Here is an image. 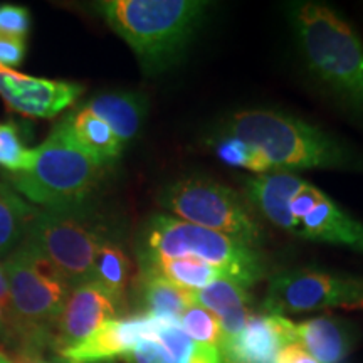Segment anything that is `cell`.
<instances>
[{
    "label": "cell",
    "instance_id": "cell-8",
    "mask_svg": "<svg viewBox=\"0 0 363 363\" xmlns=\"http://www.w3.org/2000/svg\"><path fill=\"white\" fill-rule=\"evenodd\" d=\"M160 203L175 219L220 233L254 249L262 242V229L238 192L208 179L175 180L160 194Z\"/></svg>",
    "mask_w": 363,
    "mask_h": 363
},
{
    "label": "cell",
    "instance_id": "cell-26",
    "mask_svg": "<svg viewBox=\"0 0 363 363\" xmlns=\"http://www.w3.org/2000/svg\"><path fill=\"white\" fill-rule=\"evenodd\" d=\"M180 326L195 343L202 345H214L219 347L220 343V325L214 313H211L206 308L192 305L184 311L180 316Z\"/></svg>",
    "mask_w": 363,
    "mask_h": 363
},
{
    "label": "cell",
    "instance_id": "cell-20",
    "mask_svg": "<svg viewBox=\"0 0 363 363\" xmlns=\"http://www.w3.org/2000/svg\"><path fill=\"white\" fill-rule=\"evenodd\" d=\"M142 303L145 315L179 323L184 311L194 305V293L152 272H142Z\"/></svg>",
    "mask_w": 363,
    "mask_h": 363
},
{
    "label": "cell",
    "instance_id": "cell-16",
    "mask_svg": "<svg viewBox=\"0 0 363 363\" xmlns=\"http://www.w3.org/2000/svg\"><path fill=\"white\" fill-rule=\"evenodd\" d=\"M291 338L320 363H343L355 347V328L337 316H316L293 321Z\"/></svg>",
    "mask_w": 363,
    "mask_h": 363
},
{
    "label": "cell",
    "instance_id": "cell-28",
    "mask_svg": "<svg viewBox=\"0 0 363 363\" xmlns=\"http://www.w3.org/2000/svg\"><path fill=\"white\" fill-rule=\"evenodd\" d=\"M123 360L126 363H174L155 340H143Z\"/></svg>",
    "mask_w": 363,
    "mask_h": 363
},
{
    "label": "cell",
    "instance_id": "cell-10",
    "mask_svg": "<svg viewBox=\"0 0 363 363\" xmlns=\"http://www.w3.org/2000/svg\"><path fill=\"white\" fill-rule=\"evenodd\" d=\"M83 91V84L35 78L0 66V96L19 115L49 120L78 101Z\"/></svg>",
    "mask_w": 363,
    "mask_h": 363
},
{
    "label": "cell",
    "instance_id": "cell-15",
    "mask_svg": "<svg viewBox=\"0 0 363 363\" xmlns=\"http://www.w3.org/2000/svg\"><path fill=\"white\" fill-rule=\"evenodd\" d=\"M306 180L291 172H267L246 180V194L272 225L296 234L298 224L291 216V201Z\"/></svg>",
    "mask_w": 363,
    "mask_h": 363
},
{
    "label": "cell",
    "instance_id": "cell-30",
    "mask_svg": "<svg viewBox=\"0 0 363 363\" xmlns=\"http://www.w3.org/2000/svg\"><path fill=\"white\" fill-rule=\"evenodd\" d=\"M11 328V294L4 264H0V335H9Z\"/></svg>",
    "mask_w": 363,
    "mask_h": 363
},
{
    "label": "cell",
    "instance_id": "cell-31",
    "mask_svg": "<svg viewBox=\"0 0 363 363\" xmlns=\"http://www.w3.org/2000/svg\"><path fill=\"white\" fill-rule=\"evenodd\" d=\"M274 363H320L315 357H311L301 345L289 343L281 348Z\"/></svg>",
    "mask_w": 363,
    "mask_h": 363
},
{
    "label": "cell",
    "instance_id": "cell-17",
    "mask_svg": "<svg viewBox=\"0 0 363 363\" xmlns=\"http://www.w3.org/2000/svg\"><path fill=\"white\" fill-rule=\"evenodd\" d=\"M251 288L229 278H220L194 293V305L214 313L219 320L222 338H233L249 321L251 311Z\"/></svg>",
    "mask_w": 363,
    "mask_h": 363
},
{
    "label": "cell",
    "instance_id": "cell-27",
    "mask_svg": "<svg viewBox=\"0 0 363 363\" xmlns=\"http://www.w3.org/2000/svg\"><path fill=\"white\" fill-rule=\"evenodd\" d=\"M33 17L27 7L2 4L0 6V35L26 40L30 30Z\"/></svg>",
    "mask_w": 363,
    "mask_h": 363
},
{
    "label": "cell",
    "instance_id": "cell-9",
    "mask_svg": "<svg viewBox=\"0 0 363 363\" xmlns=\"http://www.w3.org/2000/svg\"><path fill=\"white\" fill-rule=\"evenodd\" d=\"M266 313L296 315L320 310H363V276L321 269L274 274L264 296Z\"/></svg>",
    "mask_w": 363,
    "mask_h": 363
},
{
    "label": "cell",
    "instance_id": "cell-33",
    "mask_svg": "<svg viewBox=\"0 0 363 363\" xmlns=\"http://www.w3.org/2000/svg\"><path fill=\"white\" fill-rule=\"evenodd\" d=\"M0 363H52L40 358L34 352H19V353H6L0 350Z\"/></svg>",
    "mask_w": 363,
    "mask_h": 363
},
{
    "label": "cell",
    "instance_id": "cell-29",
    "mask_svg": "<svg viewBox=\"0 0 363 363\" xmlns=\"http://www.w3.org/2000/svg\"><path fill=\"white\" fill-rule=\"evenodd\" d=\"M323 195L325 192H321L320 189L315 187V185L308 184V182L303 185L301 190L294 195V199L291 201V216L293 219L296 220V224L299 222V219H303V217H305L308 212H310L311 208L321 201Z\"/></svg>",
    "mask_w": 363,
    "mask_h": 363
},
{
    "label": "cell",
    "instance_id": "cell-25",
    "mask_svg": "<svg viewBox=\"0 0 363 363\" xmlns=\"http://www.w3.org/2000/svg\"><path fill=\"white\" fill-rule=\"evenodd\" d=\"M33 163V148L22 142L21 131L13 121L0 123V167L9 174H21Z\"/></svg>",
    "mask_w": 363,
    "mask_h": 363
},
{
    "label": "cell",
    "instance_id": "cell-19",
    "mask_svg": "<svg viewBox=\"0 0 363 363\" xmlns=\"http://www.w3.org/2000/svg\"><path fill=\"white\" fill-rule=\"evenodd\" d=\"M65 121L72 140L104 169L115 163L123 153V143L116 138L110 126L84 106L67 115Z\"/></svg>",
    "mask_w": 363,
    "mask_h": 363
},
{
    "label": "cell",
    "instance_id": "cell-12",
    "mask_svg": "<svg viewBox=\"0 0 363 363\" xmlns=\"http://www.w3.org/2000/svg\"><path fill=\"white\" fill-rule=\"evenodd\" d=\"M158 320L148 315L113 318L83 342L57 352L65 363H103L123 358L143 340H153Z\"/></svg>",
    "mask_w": 363,
    "mask_h": 363
},
{
    "label": "cell",
    "instance_id": "cell-32",
    "mask_svg": "<svg viewBox=\"0 0 363 363\" xmlns=\"http://www.w3.org/2000/svg\"><path fill=\"white\" fill-rule=\"evenodd\" d=\"M182 363H224L219 347L195 343L194 350Z\"/></svg>",
    "mask_w": 363,
    "mask_h": 363
},
{
    "label": "cell",
    "instance_id": "cell-2",
    "mask_svg": "<svg viewBox=\"0 0 363 363\" xmlns=\"http://www.w3.org/2000/svg\"><path fill=\"white\" fill-rule=\"evenodd\" d=\"M208 9L202 0H104L96 11L130 45L147 76L180 61Z\"/></svg>",
    "mask_w": 363,
    "mask_h": 363
},
{
    "label": "cell",
    "instance_id": "cell-4",
    "mask_svg": "<svg viewBox=\"0 0 363 363\" xmlns=\"http://www.w3.org/2000/svg\"><path fill=\"white\" fill-rule=\"evenodd\" d=\"M11 294L9 337L22 343V352H38L51 337L61 316L71 286L43 254L22 242L9 254L6 262Z\"/></svg>",
    "mask_w": 363,
    "mask_h": 363
},
{
    "label": "cell",
    "instance_id": "cell-14",
    "mask_svg": "<svg viewBox=\"0 0 363 363\" xmlns=\"http://www.w3.org/2000/svg\"><path fill=\"white\" fill-rule=\"evenodd\" d=\"M296 235L363 254V222L340 207L326 194L303 219H299Z\"/></svg>",
    "mask_w": 363,
    "mask_h": 363
},
{
    "label": "cell",
    "instance_id": "cell-18",
    "mask_svg": "<svg viewBox=\"0 0 363 363\" xmlns=\"http://www.w3.org/2000/svg\"><path fill=\"white\" fill-rule=\"evenodd\" d=\"M84 108L101 118L126 147L142 130L147 115V99L133 91H113L91 98Z\"/></svg>",
    "mask_w": 363,
    "mask_h": 363
},
{
    "label": "cell",
    "instance_id": "cell-24",
    "mask_svg": "<svg viewBox=\"0 0 363 363\" xmlns=\"http://www.w3.org/2000/svg\"><path fill=\"white\" fill-rule=\"evenodd\" d=\"M214 148L219 160L224 162L225 165L234 167V169H246L257 175L267 174L272 170L269 162L266 160L259 150L239 140L238 136L225 133L222 138L216 140Z\"/></svg>",
    "mask_w": 363,
    "mask_h": 363
},
{
    "label": "cell",
    "instance_id": "cell-3",
    "mask_svg": "<svg viewBox=\"0 0 363 363\" xmlns=\"http://www.w3.org/2000/svg\"><path fill=\"white\" fill-rule=\"evenodd\" d=\"M225 133L252 145L272 170L363 172V153L328 131L278 111L249 110L230 118Z\"/></svg>",
    "mask_w": 363,
    "mask_h": 363
},
{
    "label": "cell",
    "instance_id": "cell-23",
    "mask_svg": "<svg viewBox=\"0 0 363 363\" xmlns=\"http://www.w3.org/2000/svg\"><path fill=\"white\" fill-rule=\"evenodd\" d=\"M130 278V259L116 240H108L99 249L94 259L93 279L104 288L123 305L126 284Z\"/></svg>",
    "mask_w": 363,
    "mask_h": 363
},
{
    "label": "cell",
    "instance_id": "cell-1",
    "mask_svg": "<svg viewBox=\"0 0 363 363\" xmlns=\"http://www.w3.org/2000/svg\"><path fill=\"white\" fill-rule=\"evenodd\" d=\"M306 66L326 93L363 128V39L347 19L320 2L288 9Z\"/></svg>",
    "mask_w": 363,
    "mask_h": 363
},
{
    "label": "cell",
    "instance_id": "cell-22",
    "mask_svg": "<svg viewBox=\"0 0 363 363\" xmlns=\"http://www.w3.org/2000/svg\"><path fill=\"white\" fill-rule=\"evenodd\" d=\"M35 212L11 185L0 182V256L21 246Z\"/></svg>",
    "mask_w": 363,
    "mask_h": 363
},
{
    "label": "cell",
    "instance_id": "cell-11",
    "mask_svg": "<svg viewBox=\"0 0 363 363\" xmlns=\"http://www.w3.org/2000/svg\"><path fill=\"white\" fill-rule=\"evenodd\" d=\"M121 303L113 294L91 279L71 289L61 316L57 318L52 337L57 352L74 347L93 335L106 321L118 318Z\"/></svg>",
    "mask_w": 363,
    "mask_h": 363
},
{
    "label": "cell",
    "instance_id": "cell-5",
    "mask_svg": "<svg viewBox=\"0 0 363 363\" xmlns=\"http://www.w3.org/2000/svg\"><path fill=\"white\" fill-rule=\"evenodd\" d=\"M104 167L72 140L65 120L44 143L33 148V163L11 177L21 197L44 208L74 207L86 202L101 180Z\"/></svg>",
    "mask_w": 363,
    "mask_h": 363
},
{
    "label": "cell",
    "instance_id": "cell-21",
    "mask_svg": "<svg viewBox=\"0 0 363 363\" xmlns=\"http://www.w3.org/2000/svg\"><path fill=\"white\" fill-rule=\"evenodd\" d=\"M140 267H142V272H152V274L160 276V278L170 281L172 284L192 293L201 291L217 279L229 278V274L220 267L190 256L160 259Z\"/></svg>",
    "mask_w": 363,
    "mask_h": 363
},
{
    "label": "cell",
    "instance_id": "cell-6",
    "mask_svg": "<svg viewBox=\"0 0 363 363\" xmlns=\"http://www.w3.org/2000/svg\"><path fill=\"white\" fill-rule=\"evenodd\" d=\"M182 256L197 257L220 267L230 279L247 288L264 276V262L257 249L172 216H153L140 240V266Z\"/></svg>",
    "mask_w": 363,
    "mask_h": 363
},
{
    "label": "cell",
    "instance_id": "cell-7",
    "mask_svg": "<svg viewBox=\"0 0 363 363\" xmlns=\"http://www.w3.org/2000/svg\"><path fill=\"white\" fill-rule=\"evenodd\" d=\"M108 240H116L108 222L81 203L38 211L22 242L43 254L76 288L93 279L96 254Z\"/></svg>",
    "mask_w": 363,
    "mask_h": 363
},
{
    "label": "cell",
    "instance_id": "cell-13",
    "mask_svg": "<svg viewBox=\"0 0 363 363\" xmlns=\"http://www.w3.org/2000/svg\"><path fill=\"white\" fill-rule=\"evenodd\" d=\"M289 318L278 313L252 315L242 331L222 338L219 350L224 363H274L278 352L293 343Z\"/></svg>",
    "mask_w": 363,
    "mask_h": 363
}]
</instances>
